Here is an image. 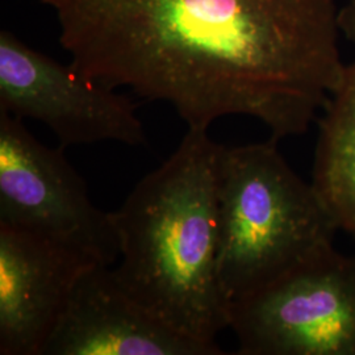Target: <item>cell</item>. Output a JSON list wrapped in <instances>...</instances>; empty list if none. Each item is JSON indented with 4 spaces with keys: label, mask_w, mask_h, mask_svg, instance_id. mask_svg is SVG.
<instances>
[{
    "label": "cell",
    "mask_w": 355,
    "mask_h": 355,
    "mask_svg": "<svg viewBox=\"0 0 355 355\" xmlns=\"http://www.w3.org/2000/svg\"><path fill=\"white\" fill-rule=\"evenodd\" d=\"M79 74L171 105L189 129L225 116L305 133L345 66L337 0H41Z\"/></svg>",
    "instance_id": "obj_1"
},
{
    "label": "cell",
    "mask_w": 355,
    "mask_h": 355,
    "mask_svg": "<svg viewBox=\"0 0 355 355\" xmlns=\"http://www.w3.org/2000/svg\"><path fill=\"white\" fill-rule=\"evenodd\" d=\"M220 146L208 130L189 129L177 150L111 212L119 284L173 329L209 343L230 324L217 271Z\"/></svg>",
    "instance_id": "obj_2"
},
{
    "label": "cell",
    "mask_w": 355,
    "mask_h": 355,
    "mask_svg": "<svg viewBox=\"0 0 355 355\" xmlns=\"http://www.w3.org/2000/svg\"><path fill=\"white\" fill-rule=\"evenodd\" d=\"M278 142L220 146L217 271L230 305L334 249L340 232L313 184L292 170Z\"/></svg>",
    "instance_id": "obj_3"
},
{
    "label": "cell",
    "mask_w": 355,
    "mask_h": 355,
    "mask_svg": "<svg viewBox=\"0 0 355 355\" xmlns=\"http://www.w3.org/2000/svg\"><path fill=\"white\" fill-rule=\"evenodd\" d=\"M240 355H355V254L334 249L230 305Z\"/></svg>",
    "instance_id": "obj_4"
},
{
    "label": "cell",
    "mask_w": 355,
    "mask_h": 355,
    "mask_svg": "<svg viewBox=\"0 0 355 355\" xmlns=\"http://www.w3.org/2000/svg\"><path fill=\"white\" fill-rule=\"evenodd\" d=\"M64 148L45 146L0 111V224L24 229L112 266L120 257L111 212L92 203Z\"/></svg>",
    "instance_id": "obj_5"
},
{
    "label": "cell",
    "mask_w": 355,
    "mask_h": 355,
    "mask_svg": "<svg viewBox=\"0 0 355 355\" xmlns=\"http://www.w3.org/2000/svg\"><path fill=\"white\" fill-rule=\"evenodd\" d=\"M0 111L42 123L61 148L107 141L141 146L148 140L133 99L35 51L7 29L0 33Z\"/></svg>",
    "instance_id": "obj_6"
},
{
    "label": "cell",
    "mask_w": 355,
    "mask_h": 355,
    "mask_svg": "<svg viewBox=\"0 0 355 355\" xmlns=\"http://www.w3.org/2000/svg\"><path fill=\"white\" fill-rule=\"evenodd\" d=\"M98 265L64 243L0 224V355H41L78 280Z\"/></svg>",
    "instance_id": "obj_7"
},
{
    "label": "cell",
    "mask_w": 355,
    "mask_h": 355,
    "mask_svg": "<svg viewBox=\"0 0 355 355\" xmlns=\"http://www.w3.org/2000/svg\"><path fill=\"white\" fill-rule=\"evenodd\" d=\"M218 343L173 329L130 297L111 266L89 268L71 292L41 355H221Z\"/></svg>",
    "instance_id": "obj_8"
},
{
    "label": "cell",
    "mask_w": 355,
    "mask_h": 355,
    "mask_svg": "<svg viewBox=\"0 0 355 355\" xmlns=\"http://www.w3.org/2000/svg\"><path fill=\"white\" fill-rule=\"evenodd\" d=\"M338 230L355 239V61L318 120L312 180Z\"/></svg>",
    "instance_id": "obj_9"
},
{
    "label": "cell",
    "mask_w": 355,
    "mask_h": 355,
    "mask_svg": "<svg viewBox=\"0 0 355 355\" xmlns=\"http://www.w3.org/2000/svg\"><path fill=\"white\" fill-rule=\"evenodd\" d=\"M340 28L346 37L355 44V0H349L340 11Z\"/></svg>",
    "instance_id": "obj_10"
}]
</instances>
